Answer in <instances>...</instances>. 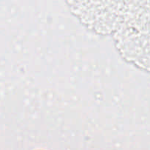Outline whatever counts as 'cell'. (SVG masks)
I'll return each instance as SVG.
<instances>
[{"instance_id": "cell-1", "label": "cell", "mask_w": 150, "mask_h": 150, "mask_svg": "<svg viewBox=\"0 0 150 150\" xmlns=\"http://www.w3.org/2000/svg\"><path fill=\"white\" fill-rule=\"evenodd\" d=\"M107 33L130 61L150 70V1H115Z\"/></svg>"}]
</instances>
